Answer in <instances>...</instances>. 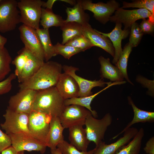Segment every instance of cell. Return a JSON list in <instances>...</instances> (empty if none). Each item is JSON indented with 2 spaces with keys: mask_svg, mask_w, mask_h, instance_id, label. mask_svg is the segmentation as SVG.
<instances>
[{
  "mask_svg": "<svg viewBox=\"0 0 154 154\" xmlns=\"http://www.w3.org/2000/svg\"><path fill=\"white\" fill-rule=\"evenodd\" d=\"M82 33L90 40L94 46L102 48L114 57L115 49L108 37L97 32L89 23L82 26Z\"/></svg>",
  "mask_w": 154,
  "mask_h": 154,
  "instance_id": "16",
  "label": "cell"
},
{
  "mask_svg": "<svg viewBox=\"0 0 154 154\" xmlns=\"http://www.w3.org/2000/svg\"><path fill=\"white\" fill-rule=\"evenodd\" d=\"M16 77L14 73H12L6 78L0 82V97L11 91L12 87V82Z\"/></svg>",
  "mask_w": 154,
  "mask_h": 154,
  "instance_id": "38",
  "label": "cell"
},
{
  "mask_svg": "<svg viewBox=\"0 0 154 154\" xmlns=\"http://www.w3.org/2000/svg\"><path fill=\"white\" fill-rule=\"evenodd\" d=\"M132 48V45L129 42L126 44L116 65L120 70L124 78L131 84L133 83L129 78L127 68L129 57Z\"/></svg>",
  "mask_w": 154,
  "mask_h": 154,
  "instance_id": "30",
  "label": "cell"
},
{
  "mask_svg": "<svg viewBox=\"0 0 154 154\" xmlns=\"http://www.w3.org/2000/svg\"><path fill=\"white\" fill-rule=\"evenodd\" d=\"M11 146L17 151H36L45 153L46 145L35 139L29 133H21L8 135Z\"/></svg>",
  "mask_w": 154,
  "mask_h": 154,
  "instance_id": "11",
  "label": "cell"
},
{
  "mask_svg": "<svg viewBox=\"0 0 154 154\" xmlns=\"http://www.w3.org/2000/svg\"><path fill=\"white\" fill-rule=\"evenodd\" d=\"M1 0H0V2L1 1Z\"/></svg>",
  "mask_w": 154,
  "mask_h": 154,
  "instance_id": "47",
  "label": "cell"
},
{
  "mask_svg": "<svg viewBox=\"0 0 154 154\" xmlns=\"http://www.w3.org/2000/svg\"></svg>",
  "mask_w": 154,
  "mask_h": 154,
  "instance_id": "48",
  "label": "cell"
},
{
  "mask_svg": "<svg viewBox=\"0 0 154 154\" xmlns=\"http://www.w3.org/2000/svg\"><path fill=\"white\" fill-rule=\"evenodd\" d=\"M51 154H62L60 150L57 148L53 149H50Z\"/></svg>",
  "mask_w": 154,
  "mask_h": 154,
  "instance_id": "45",
  "label": "cell"
},
{
  "mask_svg": "<svg viewBox=\"0 0 154 154\" xmlns=\"http://www.w3.org/2000/svg\"><path fill=\"white\" fill-rule=\"evenodd\" d=\"M64 128L58 117H52L50 123L47 146L50 149L57 148V145L64 140L63 134Z\"/></svg>",
  "mask_w": 154,
  "mask_h": 154,
  "instance_id": "21",
  "label": "cell"
},
{
  "mask_svg": "<svg viewBox=\"0 0 154 154\" xmlns=\"http://www.w3.org/2000/svg\"><path fill=\"white\" fill-rule=\"evenodd\" d=\"M143 150L147 154H154V136L151 137L147 141Z\"/></svg>",
  "mask_w": 154,
  "mask_h": 154,
  "instance_id": "41",
  "label": "cell"
},
{
  "mask_svg": "<svg viewBox=\"0 0 154 154\" xmlns=\"http://www.w3.org/2000/svg\"><path fill=\"white\" fill-rule=\"evenodd\" d=\"M148 18L151 21V14L147 10L138 9L131 10H125L119 7L114 12V15L110 17L111 22L123 24L124 29L130 30L132 25L140 19Z\"/></svg>",
  "mask_w": 154,
  "mask_h": 154,
  "instance_id": "9",
  "label": "cell"
},
{
  "mask_svg": "<svg viewBox=\"0 0 154 154\" xmlns=\"http://www.w3.org/2000/svg\"><path fill=\"white\" fill-rule=\"evenodd\" d=\"M90 114L84 107L72 104L66 106L59 117L64 128H69L76 125H84L86 119Z\"/></svg>",
  "mask_w": 154,
  "mask_h": 154,
  "instance_id": "13",
  "label": "cell"
},
{
  "mask_svg": "<svg viewBox=\"0 0 154 154\" xmlns=\"http://www.w3.org/2000/svg\"><path fill=\"white\" fill-rule=\"evenodd\" d=\"M44 2L41 0L18 1L21 23L36 30L39 29L42 7Z\"/></svg>",
  "mask_w": 154,
  "mask_h": 154,
  "instance_id": "3",
  "label": "cell"
},
{
  "mask_svg": "<svg viewBox=\"0 0 154 154\" xmlns=\"http://www.w3.org/2000/svg\"><path fill=\"white\" fill-rule=\"evenodd\" d=\"M11 145L10 137L0 128V154L3 150Z\"/></svg>",
  "mask_w": 154,
  "mask_h": 154,
  "instance_id": "40",
  "label": "cell"
},
{
  "mask_svg": "<svg viewBox=\"0 0 154 154\" xmlns=\"http://www.w3.org/2000/svg\"><path fill=\"white\" fill-rule=\"evenodd\" d=\"M122 8L129 7L144 9L149 11L151 14V21L154 23V0H136L132 2H123Z\"/></svg>",
  "mask_w": 154,
  "mask_h": 154,
  "instance_id": "32",
  "label": "cell"
},
{
  "mask_svg": "<svg viewBox=\"0 0 154 154\" xmlns=\"http://www.w3.org/2000/svg\"><path fill=\"white\" fill-rule=\"evenodd\" d=\"M54 46L56 55H61L65 59H69L73 56L82 52L78 48L71 46L63 44L59 42Z\"/></svg>",
  "mask_w": 154,
  "mask_h": 154,
  "instance_id": "34",
  "label": "cell"
},
{
  "mask_svg": "<svg viewBox=\"0 0 154 154\" xmlns=\"http://www.w3.org/2000/svg\"><path fill=\"white\" fill-rule=\"evenodd\" d=\"M61 1L66 2L74 6L76 3V0H63Z\"/></svg>",
  "mask_w": 154,
  "mask_h": 154,
  "instance_id": "46",
  "label": "cell"
},
{
  "mask_svg": "<svg viewBox=\"0 0 154 154\" xmlns=\"http://www.w3.org/2000/svg\"><path fill=\"white\" fill-rule=\"evenodd\" d=\"M139 26L143 34H151L154 32V23L150 22L148 19H143Z\"/></svg>",
  "mask_w": 154,
  "mask_h": 154,
  "instance_id": "39",
  "label": "cell"
},
{
  "mask_svg": "<svg viewBox=\"0 0 154 154\" xmlns=\"http://www.w3.org/2000/svg\"><path fill=\"white\" fill-rule=\"evenodd\" d=\"M76 1V3L73 7L66 8L67 17L64 22H75L82 26L89 23V16L82 8L81 0Z\"/></svg>",
  "mask_w": 154,
  "mask_h": 154,
  "instance_id": "25",
  "label": "cell"
},
{
  "mask_svg": "<svg viewBox=\"0 0 154 154\" xmlns=\"http://www.w3.org/2000/svg\"><path fill=\"white\" fill-rule=\"evenodd\" d=\"M134 127H130L124 132L123 136L115 142L107 144L102 141L96 147L94 154H115L121 147L127 144L138 131Z\"/></svg>",
  "mask_w": 154,
  "mask_h": 154,
  "instance_id": "15",
  "label": "cell"
},
{
  "mask_svg": "<svg viewBox=\"0 0 154 154\" xmlns=\"http://www.w3.org/2000/svg\"><path fill=\"white\" fill-rule=\"evenodd\" d=\"M64 21L61 16L53 12L52 9L42 8L40 24L43 29H48L52 27H60L64 24Z\"/></svg>",
  "mask_w": 154,
  "mask_h": 154,
  "instance_id": "26",
  "label": "cell"
},
{
  "mask_svg": "<svg viewBox=\"0 0 154 154\" xmlns=\"http://www.w3.org/2000/svg\"><path fill=\"white\" fill-rule=\"evenodd\" d=\"M144 135V129L141 127L132 139L121 147L115 154H139Z\"/></svg>",
  "mask_w": 154,
  "mask_h": 154,
  "instance_id": "27",
  "label": "cell"
},
{
  "mask_svg": "<svg viewBox=\"0 0 154 154\" xmlns=\"http://www.w3.org/2000/svg\"><path fill=\"white\" fill-rule=\"evenodd\" d=\"M127 99L129 104L131 106L133 110V117L132 120L124 129L119 133L114 136L112 139H114L116 138L134 124L140 122L152 123L154 121V112L141 110L136 106L130 97H128Z\"/></svg>",
  "mask_w": 154,
  "mask_h": 154,
  "instance_id": "22",
  "label": "cell"
},
{
  "mask_svg": "<svg viewBox=\"0 0 154 154\" xmlns=\"http://www.w3.org/2000/svg\"><path fill=\"white\" fill-rule=\"evenodd\" d=\"M25 49L27 60L21 73L17 77L18 82L20 83L24 82L31 78L44 63V61L37 58Z\"/></svg>",
  "mask_w": 154,
  "mask_h": 154,
  "instance_id": "20",
  "label": "cell"
},
{
  "mask_svg": "<svg viewBox=\"0 0 154 154\" xmlns=\"http://www.w3.org/2000/svg\"><path fill=\"white\" fill-rule=\"evenodd\" d=\"M36 31L43 48L44 60L47 62L52 57L56 56L54 45L50 40L49 30L39 28L36 30Z\"/></svg>",
  "mask_w": 154,
  "mask_h": 154,
  "instance_id": "28",
  "label": "cell"
},
{
  "mask_svg": "<svg viewBox=\"0 0 154 154\" xmlns=\"http://www.w3.org/2000/svg\"><path fill=\"white\" fill-rule=\"evenodd\" d=\"M60 29L62 32V44H63L75 37L83 35L82 26L75 22H64Z\"/></svg>",
  "mask_w": 154,
  "mask_h": 154,
  "instance_id": "29",
  "label": "cell"
},
{
  "mask_svg": "<svg viewBox=\"0 0 154 154\" xmlns=\"http://www.w3.org/2000/svg\"><path fill=\"white\" fill-rule=\"evenodd\" d=\"M19 52L18 55L12 62L15 67L14 73L17 77L21 73L25 64L27 57L26 50L24 47Z\"/></svg>",
  "mask_w": 154,
  "mask_h": 154,
  "instance_id": "37",
  "label": "cell"
},
{
  "mask_svg": "<svg viewBox=\"0 0 154 154\" xmlns=\"http://www.w3.org/2000/svg\"><path fill=\"white\" fill-rule=\"evenodd\" d=\"M112 120V116L110 113L106 114L100 119H96L91 114L87 116L84 124L87 138L90 142L95 143L96 147L104 139L106 132Z\"/></svg>",
  "mask_w": 154,
  "mask_h": 154,
  "instance_id": "4",
  "label": "cell"
},
{
  "mask_svg": "<svg viewBox=\"0 0 154 154\" xmlns=\"http://www.w3.org/2000/svg\"><path fill=\"white\" fill-rule=\"evenodd\" d=\"M52 117L50 115L33 110L29 114V134L46 145Z\"/></svg>",
  "mask_w": 154,
  "mask_h": 154,
  "instance_id": "6",
  "label": "cell"
},
{
  "mask_svg": "<svg viewBox=\"0 0 154 154\" xmlns=\"http://www.w3.org/2000/svg\"><path fill=\"white\" fill-rule=\"evenodd\" d=\"M11 57L8 50L4 47L0 48V82L4 80L11 71Z\"/></svg>",
  "mask_w": 154,
  "mask_h": 154,
  "instance_id": "31",
  "label": "cell"
},
{
  "mask_svg": "<svg viewBox=\"0 0 154 154\" xmlns=\"http://www.w3.org/2000/svg\"><path fill=\"white\" fill-rule=\"evenodd\" d=\"M98 60L101 65L100 74L102 78L114 82L123 81L124 78L120 70L116 66L111 63L109 58H105L100 56Z\"/></svg>",
  "mask_w": 154,
  "mask_h": 154,
  "instance_id": "24",
  "label": "cell"
},
{
  "mask_svg": "<svg viewBox=\"0 0 154 154\" xmlns=\"http://www.w3.org/2000/svg\"><path fill=\"white\" fill-rule=\"evenodd\" d=\"M1 154H25V151H17L11 145L3 150Z\"/></svg>",
  "mask_w": 154,
  "mask_h": 154,
  "instance_id": "42",
  "label": "cell"
},
{
  "mask_svg": "<svg viewBox=\"0 0 154 154\" xmlns=\"http://www.w3.org/2000/svg\"><path fill=\"white\" fill-rule=\"evenodd\" d=\"M65 44L78 48L82 52H84L94 46L90 40L83 35L75 37Z\"/></svg>",
  "mask_w": 154,
  "mask_h": 154,
  "instance_id": "33",
  "label": "cell"
},
{
  "mask_svg": "<svg viewBox=\"0 0 154 154\" xmlns=\"http://www.w3.org/2000/svg\"><path fill=\"white\" fill-rule=\"evenodd\" d=\"M19 29L24 47L35 56L44 61V51L36 30L24 24L21 25Z\"/></svg>",
  "mask_w": 154,
  "mask_h": 154,
  "instance_id": "10",
  "label": "cell"
},
{
  "mask_svg": "<svg viewBox=\"0 0 154 154\" xmlns=\"http://www.w3.org/2000/svg\"><path fill=\"white\" fill-rule=\"evenodd\" d=\"M37 92L30 89L19 90L10 97L8 107L14 111L29 114L33 111Z\"/></svg>",
  "mask_w": 154,
  "mask_h": 154,
  "instance_id": "12",
  "label": "cell"
},
{
  "mask_svg": "<svg viewBox=\"0 0 154 154\" xmlns=\"http://www.w3.org/2000/svg\"><path fill=\"white\" fill-rule=\"evenodd\" d=\"M81 3L84 10L92 12L94 17L103 24L110 21V17L120 7L119 3L115 0H110L106 3L102 2L94 3L90 0H81Z\"/></svg>",
  "mask_w": 154,
  "mask_h": 154,
  "instance_id": "8",
  "label": "cell"
},
{
  "mask_svg": "<svg viewBox=\"0 0 154 154\" xmlns=\"http://www.w3.org/2000/svg\"><path fill=\"white\" fill-rule=\"evenodd\" d=\"M3 116L5 121L1 124V126L8 135L21 133H29L28 127L29 114L14 111L7 107Z\"/></svg>",
  "mask_w": 154,
  "mask_h": 154,
  "instance_id": "7",
  "label": "cell"
},
{
  "mask_svg": "<svg viewBox=\"0 0 154 154\" xmlns=\"http://www.w3.org/2000/svg\"><path fill=\"white\" fill-rule=\"evenodd\" d=\"M7 41V38L0 35V48L4 47V45Z\"/></svg>",
  "mask_w": 154,
  "mask_h": 154,
  "instance_id": "44",
  "label": "cell"
},
{
  "mask_svg": "<svg viewBox=\"0 0 154 154\" xmlns=\"http://www.w3.org/2000/svg\"><path fill=\"white\" fill-rule=\"evenodd\" d=\"M69 129V139L70 144L80 151H87L90 142L88 139L85 129L83 126L76 125Z\"/></svg>",
  "mask_w": 154,
  "mask_h": 154,
  "instance_id": "19",
  "label": "cell"
},
{
  "mask_svg": "<svg viewBox=\"0 0 154 154\" xmlns=\"http://www.w3.org/2000/svg\"><path fill=\"white\" fill-rule=\"evenodd\" d=\"M122 24L116 23L114 29L108 33H104L94 29L98 33L108 37L110 40L115 49V54L112 63L116 65L121 55L122 50L121 47V41L126 38L130 33V30L122 29Z\"/></svg>",
  "mask_w": 154,
  "mask_h": 154,
  "instance_id": "17",
  "label": "cell"
},
{
  "mask_svg": "<svg viewBox=\"0 0 154 154\" xmlns=\"http://www.w3.org/2000/svg\"><path fill=\"white\" fill-rule=\"evenodd\" d=\"M64 100L78 97L79 88L74 79L65 73H62L55 86Z\"/></svg>",
  "mask_w": 154,
  "mask_h": 154,
  "instance_id": "18",
  "label": "cell"
},
{
  "mask_svg": "<svg viewBox=\"0 0 154 154\" xmlns=\"http://www.w3.org/2000/svg\"><path fill=\"white\" fill-rule=\"evenodd\" d=\"M57 147L62 154H94L96 150L95 148L88 151H80L74 146L65 140L59 143L57 145Z\"/></svg>",
  "mask_w": 154,
  "mask_h": 154,
  "instance_id": "35",
  "label": "cell"
},
{
  "mask_svg": "<svg viewBox=\"0 0 154 154\" xmlns=\"http://www.w3.org/2000/svg\"><path fill=\"white\" fill-rule=\"evenodd\" d=\"M62 70L64 73L72 77L77 82L79 88L78 97H83L93 94L92 89L96 87H103L110 82H106L101 79L99 80H90L83 78L77 75L76 73L78 69L71 66L64 65Z\"/></svg>",
  "mask_w": 154,
  "mask_h": 154,
  "instance_id": "14",
  "label": "cell"
},
{
  "mask_svg": "<svg viewBox=\"0 0 154 154\" xmlns=\"http://www.w3.org/2000/svg\"><path fill=\"white\" fill-rule=\"evenodd\" d=\"M62 66L60 63L48 61L27 81L20 83L19 90L30 89L38 91L55 86L62 73Z\"/></svg>",
  "mask_w": 154,
  "mask_h": 154,
  "instance_id": "1",
  "label": "cell"
},
{
  "mask_svg": "<svg viewBox=\"0 0 154 154\" xmlns=\"http://www.w3.org/2000/svg\"><path fill=\"white\" fill-rule=\"evenodd\" d=\"M57 1L56 0H48L46 2H44L42 7L44 8H48L52 9V6L54 2Z\"/></svg>",
  "mask_w": 154,
  "mask_h": 154,
  "instance_id": "43",
  "label": "cell"
},
{
  "mask_svg": "<svg viewBox=\"0 0 154 154\" xmlns=\"http://www.w3.org/2000/svg\"><path fill=\"white\" fill-rule=\"evenodd\" d=\"M125 82L124 81L113 82H110L106 87L94 94L87 96L74 97L65 100V105L66 106L75 104L84 107L91 112L94 117H96L98 116L97 113L96 111L92 110L91 107V104L94 98L100 93L112 86L124 84Z\"/></svg>",
  "mask_w": 154,
  "mask_h": 154,
  "instance_id": "23",
  "label": "cell"
},
{
  "mask_svg": "<svg viewBox=\"0 0 154 154\" xmlns=\"http://www.w3.org/2000/svg\"><path fill=\"white\" fill-rule=\"evenodd\" d=\"M130 29L129 43L133 47H136L140 42L144 34L139 25L136 22L132 25Z\"/></svg>",
  "mask_w": 154,
  "mask_h": 154,
  "instance_id": "36",
  "label": "cell"
},
{
  "mask_svg": "<svg viewBox=\"0 0 154 154\" xmlns=\"http://www.w3.org/2000/svg\"><path fill=\"white\" fill-rule=\"evenodd\" d=\"M17 3L16 0H1L0 2V32L13 31L21 23Z\"/></svg>",
  "mask_w": 154,
  "mask_h": 154,
  "instance_id": "5",
  "label": "cell"
},
{
  "mask_svg": "<svg viewBox=\"0 0 154 154\" xmlns=\"http://www.w3.org/2000/svg\"><path fill=\"white\" fill-rule=\"evenodd\" d=\"M55 86L37 91L33 110L59 117L66 106Z\"/></svg>",
  "mask_w": 154,
  "mask_h": 154,
  "instance_id": "2",
  "label": "cell"
}]
</instances>
